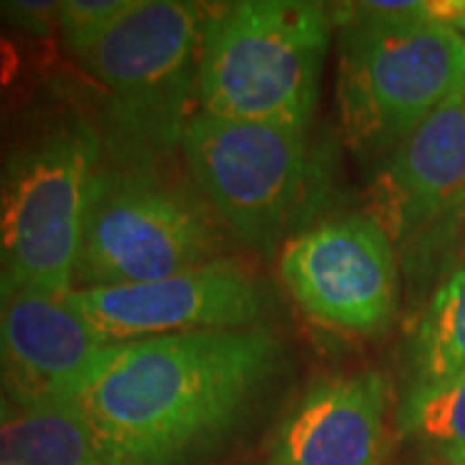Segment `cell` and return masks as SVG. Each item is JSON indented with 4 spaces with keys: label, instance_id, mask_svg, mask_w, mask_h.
<instances>
[{
    "label": "cell",
    "instance_id": "7",
    "mask_svg": "<svg viewBox=\"0 0 465 465\" xmlns=\"http://www.w3.org/2000/svg\"><path fill=\"white\" fill-rule=\"evenodd\" d=\"M200 5L183 0H130L73 54L116 101L122 133L145 145H168L186 124L183 109L197 81Z\"/></svg>",
    "mask_w": 465,
    "mask_h": 465
},
{
    "label": "cell",
    "instance_id": "10",
    "mask_svg": "<svg viewBox=\"0 0 465 465\" xmlns=\"http://www.w3.org/2000/svg\"><path fill=\"white\" fill-rule=\"evenodd\" d=\"M109 347L65 298L16 287L0 323V382L21 411L70 403Z\"/></svg>",
    "mask_w": 465,
    "mask_h": 465
},
{
    "label": "cell",
    "instance_id": "19",
    "mask_svg": "<svg viewBox=\"0 0 465 465\" xmlns=\"http://www.w3.org/2000/svg\"><path fill=\"white\" fill-rule=\"evenodd\" d=\"M427 16L465 36V0H432L427 3Z\"/></svg>",
    "mask_w": 465,
    "mask_h": 465
},
{
    "label": "cell",
    "instance_id": "18",
    "mask_svg": "<svg viewBox=\"0 0 465 465\" xmlns=\"http://www.w3.org/2000/svg\"><path fill=\"white\" fill-rule=\"evenodd\" d=\"M0 18H5L16 32L47 39L57 29V3H47V0L0 3Z\"/></svg>",
    "mask_w": 465,
    "mask_h": 465
},
{
    "label": "cell",
    "instance_id": "20",
    "mask_svg": "<svg viewBox=\"0 0 465 465\" xmlns=\"http://www.w3.org/2000/svg\"><path fill=\"white\" fill-rule=\"evenodd\" d=\"M11 419H16V406H14V401L8 399V393H5V388H3V382H0V430H3Z\"/></svg>",
    "mask_w": 465,
    "mask_h": 465
},
{
    "label": "cell",
    "instance_id": "5",
    "mask_svg": "<svg viewBox=\"0 0 465 465\" xmlns=\"http://www.w3.org/2000/svg\"><path fill=\"white\" fill-rule=\"evenodd\" d=\"M101 143L85 122H57L0 161V274L14 287L73 290L88 183Z\"/></svg>",
    "mask_w": 465,
    "mask_h": 465
},
{
    "label": "cell",
    "instance_id": "6",
    "mask_svg": "<svg viewBox=\"0 0 465 465\" xmlns=\"http://www.w3.org/2000/svg\"><path fill=\"white\" fill-rule=\"evenodd\" d=\"M215 223L186 186L137 163L96 166L85 200L75 280L140 284L215 262Z\"/></svg>",
    "mask_w": 465,
    "mask_h": 465
},
{
    "label": "cell",
    "instance_id": "4",
    "mask_svg": "<svg viewBox=\"0 0 465 465\" xmlns=\"http://www.w3.org/2000/svg\"><path fill=\"white\" fill-rule=\"evenodd\" d=\"M183 153L202 194L251 249L272 251L305 225L326 192L308 130L197 114Z\"/></svg>",
    "mask_w": 465,
    "mask_h": 465
},
{
    "label": "cell",
    "instance_id": "15",
    "mask_svg": "<svg viewBox=\"0 0 465 465\" xmlns=\"http://www.w3.org/2000/svg\"><path fill=\"white\" fill-rule=\"evenodd\" d=\"M403 432L445 455L452 465L465 460V375L437 385H411L401 403Z\"/></svg>",
    "mask_w": 465,
    "mask_h": 465
},
{
    "label": "cell",
    "instance_id": "2",
    "mask_svg": "<svg viewBox=\"0 0 465 465\" xmlns=\"http://www.w3.org/2000/svg\"><path fill=\"white\" fill-rule=\"evenodd\" d=\"M339 104L349 143L362 153L399 148L463 91L465 36L427 16V3H347Z\"/></svg>",
    "mask_w": 465,
    "mask_h": 465
},
{
    "label": "cell",
    "instance_id": "22",
    "mask_svg": "<svg viewBox=\"0 0 465 465\" xmlns=\"http://www.w3.org/2000/svg\"><path fill=\"white\" fill-rule=\"evenodd\" d=\"M460 94H463V99H465V75H463V91H460Z\"/></svg>",
    "mask_w": 465,
    "mask_h": 465
},
{
    "label": "cell",
    "instance_id": "11",
    "mask_svg": "<svg viewBox=\"0 0 465 465\" xmlns=\"http://www.w3.org/2000/svg\"><path fill=\"white\" fill-rule=\"evenodd\" d=\"M385 414L388 385L381 372L318 381L284 416L269 465H381Z\"/></svg>",
    "mask_w": 465,
    "mask_h": 465
},
{
    "label": "cell",
    "instance_id": "3",
    "mask_svg": "<svg viewBox=\"0 0 465 465\" xmlns=\"http://www.w3.org/2000/svg\"><path fill=\"white\" fill-rule=\"evenodd\" d=\"M333 16L305 0H241L202 21V114L308 130Z\"/></svg>",
    "mask_w": 465,
    "mask_h": 465
},
{
    "label": "cell",
    "instance_id": "14",
    "mask_svg": "<svg viewBox=\"0 0 465 465\" xmlns=\"http://www.w3.org/2000/svg\"><path fill=\"white\" fill-rule=\"evenodd\" d=\"M411 385H437L465 375V266L430 300L411 339Z\"/></svg>",
    "mask_w": 465,
    "mask_h": 465
},
{
    "label": "cell",
    "instance_id": "9",
    "mask_svg": "<svg viewBox=\"0 0 465 465\" xmlns=\"http://www.w3.org/2000/svg\"><path fill=\"white\" fill-rule=\"evenodd\" d=\"M65 300L104 344L171 333L241 331L264 313L259 282L228 259L155 282L70 290Z\"/></svg>",
    "mask_w": 465,
    "mask_h": 465
},
{
    "label": "cell",
    "instance_id": "13",
    "mask_svg": "<svg viewBox=\"0 0 465 465\" xmlns=\"http://www.w3.org/2000/svg\"><path fill=\"white\" fill-rule=\"evenodd\" d=\"M0 465H106L70 403L18 411L0 430Z\"/></svg>",
    "mask_w": 465,
    "mask_h": 465
},
{
    "label": "cell",
    "instance_id": "17",
    "mask_svg": "<svg viewBox=\"0 0 465 465\" xmlns=\"http://www.w3.org/2000/svg\"><path fill=\"white\" fill-rule=\"evenodd\" d=\"M29 50L16 34L0 29V116L8 114L26 94L29 84Z\"/></svg>",
    "mask_w": 465,
    "mask_h": 465
},
{
    "label": "cell",
    "instance_id": "1",
    "mask_svg": "<svg viewBox=\"0 0 465 465\" xmlns=\"http://www.w3.org/2000/svg\"><path fill=\"white\" fill-rule=\"evenodd\" d=\"M280 360L266 329L112 344L70 406L106 465H192L231 437Z\"/></svg>",
    "mask_w": 465,
    "mask_h": 465
},
{
    "label": "cell",
    "instance_id": "21",
    "mask_svg": "<svg viewBox=\"0 0 465 465\" xmlns=\"http://www.w3.org/2000/svg\"><path fill=\"white\" fill-rule=\"evenodd\" d=\"M14 290H16V287L0 274V323H3V313H5V305H8V300L14 295Z\"/></svg>",
    "mask_w": 465,
    "mask_h": 465
},
{
    "label": "cell",
    "instance_id": "16",
    "mask_svg": "<svg viewBox=\"0 0 465 465\" xmlns=\"http://www.w3.org/2000/svg\"><path fill=\"white\" fill-rule=\"evenodd\" d=\"M130 0H65L57 3V29L65 34L67 47H78L112 24Z\"/></svg>",
    "mask_w": 465,
    "mask_h": 465
},
{
    "label": "cell",
    "instance_id": "12",
    "mask_svg": "<svg viewBox=\"0 0 465 465\" xmlns=\"http://www.w3.org/2000/svg\"><path fill=\"white\" fill-rule=\"evenodd\" d=\"M378 194L385 232L419 231L465 207V99L434 109L382 171Z\"/></svg>",
    "mask_w": 465,
    "mask_h": 465
},
{
    "label": "cell",
    "instance_id": "23",
    "mask_svg": "<svg viewBox=\"0 0 465 465\" xmlns=\"http://www.w3.org/2000/svg\"><path fill=\"white\" fill-rule=\"evenodd\" d=\"M458 465H465V460H463V463H458Z\"/></svg>",
    "mask_w": 465,
    "mask_h": 465
},
{
    "label": "cell",
    "instance_id": "8",
    "mask_svg": "<svg viewBox=\"0 0 465 465\" xmlns=\"http://www.w3.org/2000/svg\"><path fill=\"white\" fill-rule=\"evenodd\" d=\"M280 274L305 316L349 333L382 331L399 305L391 235L378 220L341 217L284 243Z\"/></svg>",
    "mask_w": 465,
    "mask_h": 465
}]
</instances>
